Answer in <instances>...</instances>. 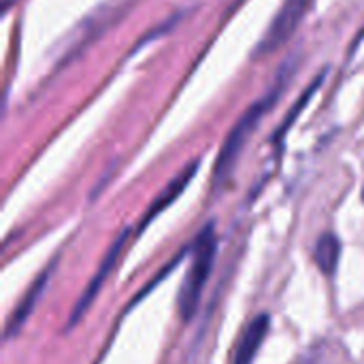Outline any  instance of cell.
I'll use <instances>...</instances> for the list:
<instances>
[{
	"mask_svg": "<svg viewBox=\"0 0 364 364\" xmlns=\"http://www.w3.org/2000/svg\"><path fill=\"white\" fill-rule=\"evenodd\" d=\"M307 6H309V0H284L275 19L271 21V26L262 34L260 43L256 45L254 55L262 58V55L279 49L294 34V30L301 26L303 17L307 13Z\"/></svg>",
	"mask_w": 364,
	"mask_h": 364,
	"instance_id": "277c9868",
	"label": "cell"
},
{
	"mask_svg": "<svg viewBox=\"0 0 364 364\" xmlns=\"http://www.w3.org/2000/svg\"><path fill=\"white\" fill-rule=\"evenodd\" d=\"M288 77H290V73H288V64H286L284 70L279 73L275 85H273L262 98H258V100L239 117V122L232 126V130L228 132V136H226V141H224V145H222V149H220V156H218V160H215V166H213V181H215V183H224V181L232 175V171H235V166H237V162H239V156H241L243 147L247 145V141H250V136L254 134V130L260 126L262 117H264V115L275 107V102L279 100V96H282V92H284V85L288 83Z\"/></svg>",
	"mask_w": 364,
	"mask_h": 364,
	"instance_id": "6da1fadb",
	"label": "cell"
},
{
	"mask_svg": "<svg viewBox=\"0 0 364 364\" xmlns=\"http://www.w3.org/2000/svg\"><path fill=\"white\" fill-rule=\"evenodd\" d=\"M316 264L324 275H333L337 271L339 258H341V243L333 232H326L318 239L316 252H314Z\"/></svg>",
	"mask_w": 364,
	"mask_h": 364,
	"instance_id": "9c48e42d",
	"label": "cell"
},
{
	"mask_svg": "<svg viewBox=\"0 0 364 364\" xmlns=\"http://www.w3.org/2000/svg\"><path fill=\"white\" fill-rule=\"evenodd\" d=\"M363 203H364V188H363Z\"/></svg>",
	"mask_w": 364,
	"mask_h": 364,
	"instance_id": "8fae6325",
	"label": "cell"
},
{
	"mask_svg": "<svg viewBox=\"0 0 364 364\" xmlns=\"http://www.w3.org/2000/svg\"><path fill=\"white\" fill-rule=\"evenodd\" d=\"M269 326H271V320L267 314L258 316L243 333L239 346H237V356H235V364H252V360L256 358L260 346L264 343L267 339V333H269Z\"/></svg>",
	"mask_w": 364,
	"mask_h": 364,
	"instance_id": "52a82bcc",
	"label": "cell"
},
{
	"mask_svg": "<svg viewBox=\"0 0 364 364\" xmlns=\"http://www.w3.org/2000/svg\"><path fill=\"white\" fill-rule=\"evenodd\" d=\"M134 0H107L98 4L92 13H87L62 41L58 47V62L55 68L62 70L75 58H79L92 43H96L107 30H111L124 15L130 11Z\"/></svg>",
	"mask_w": 364,
	"mask_h": 364,
	"instance_id": "7a4b0ae2",
	"label": "cell"
},
{
	"mask_svg": "<svg viewBox=\"0 0 364 364\" xmlns=\"http://www.w3.org/2000/svg\"><path fill=\"white\" fill-rule=\"evenodd\" d=\"M218 250V239L213 232V224L203 228L198 239L192 245V264L179 288V314L183 320H190L200 303V294L207 286V279L213 269V258Z\"/></svg>",
	"mask_w": 364,
	"mask_h": 364,
	"instance_id": "3957f363",
	"label": "cell"
},
{
	"mask_svg": "<svg viewBox=\"0 0 364 364\" xmlns=\"http://www.w3.org/2000/svg\"><path fill=\"white\" fill-rule=\"evenodd\" d=\"M196 171H198V160H194L192 164H188L162 192H160V196L151 203V207H149V211L145 213V218H143V222H141V230L158 215V213H162L171 203H175L179 196H181V192L188 188V183L194 179V175H196Z\"/></svg>",
	"mask_w": 364,
	"mask_h": 364,
	"instance_id": "8992f818",
	"label": "cell"
},
{
	"mask_svg": "<svg viewBox=\"0 0 364 364\" xmlns=\"http://www.w3.org/2000/svg\"><path fill=\"white\" fill-rule=\"evenodd\" d=\"M126 239H128V230H124V232H122V237H117V241H115V243L111 245V250L107 252V256H105V260H102V264H100L98 273L92 277V282H90L87 290L81 294L79 303L75 305V309H73V318H70L68 326H75V324L79 322V318L87 311V307L92 305V301L96 299V294H98V290L102 288L105 279H107V277H109V273L113 271V267H115V262H117V258H119V254H122V247L126 245Z\"/></svg>",
	"mask_w": 364,
	"mask_h": 364,
	"instance_id": "5b68a950",
	"label": "cell"
},
{
	"mask_svg": "<svg viewBox=\"0 0 364 364\" xmlns=\"http://www.w3.org/2000/svg\"><path fill=\"white\" fill-rule=\"evenodd\" d=\"M49 275H51V267H49L45 273H41V277L34 282V286L26 292V296L21 299V303L17 305V309L13 311V316H11V320H9L6 337H13V335L23 326V322L30 318V314L34 311V307H36V303H38V296H41V294H43V290L47 288V279H49Z\"/></svg>",
	"mask_w": 364,
	"mask_h": 364,
	"instance_id": "ba28073f",
	"label": "cell"
},
{
	"mask_svg": "<svg viewBox=\"0 0 364 364\" xmlns=\"http://www.w3.org/2000/svg\"><path fill=\"white\" fill-rule=\"evenodd\" d=\"M324 77H326V73H320V75L314 79V83H311V85H309V87H307V90L301 94V96H299V100L294 102L292 111H288V115L284 117V122H282V126H279V130H277V134H275V141H279V139L286 134V130H288V128L294 124V119H296V117H299V113L305 109V105H309V100L314 98V94L320 90V83L324 81Z\"/></svg>",
	"mask_w": 364,
	"mask_h": 364,
	"instance_id": "30bf717a",
	"label": "cell"
}]
</instances>
